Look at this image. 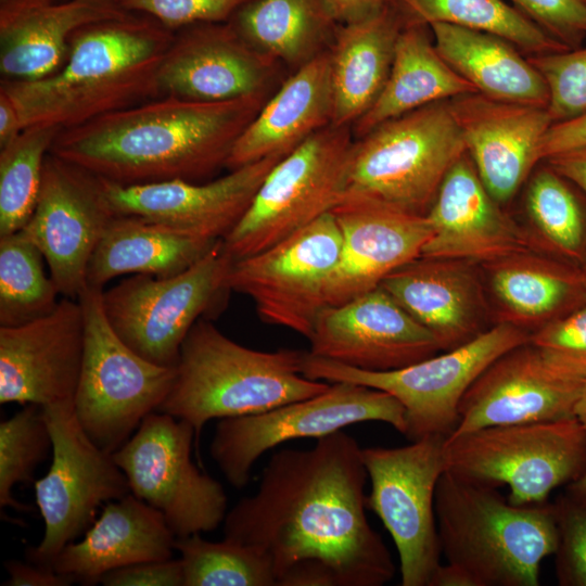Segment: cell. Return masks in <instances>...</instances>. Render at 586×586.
Here are the masks:
<instances>
[{
	"label": "cell",
	"instance_id": "28",
	"mask_svg": "<svg viewBox=\"0 0 586 586\" xmlns=\"http://www.w3.org/2000/svg\"><path fill=\"white\" fill-rule=\"evenodd\" d=\"M330 50L289 74L237 140L226 168L285 156L332 124Z\"/></svg>",
	"mask_w": 586,
	"mask_h": 586
},
{
	"label": "cell",
	"instance_id": "54",
	"mask_svg": "<svg viewBox=\"0 0 586 586\" xmlns=\"http://www.w3.org/2000/svg\"><path fill=\"white\" fill-rule=\"evenodd\" d=\"M574 417L586 431V381L574 408Z\"/></svg>",
	"mask_w": 586,
	"mask_h": 586
},
{
	"label": "cell",
	"instance_id": "51",
	"mask_svg": "<svg viewBox=\"0 0 586 586\" xmlns=\"http://www.w3.org/2000/svg\"><path fill=\"white\" fill-rule=\"evenodd\" d=\"M545 161L586 195V148L555 154Z\"/></svg>",
	"mask_w": 586,
	"mask_h": 586
},
{
	"label": "cell",
	"instance_id": "22",
	"mask_svg": "<svg viewBox=\"0 0 586 586\" xmlns=\"http://www.w3.org/2000/svg\"><path fill=\"white\" fill-rule=\"evenodd\" d=\"M585 381L557 371L528 341L497 358L472 383L450 435L572 418Z\"/></svg>",
	"mask_w": 586,
	"mask_h": 586
},
{
	"label": "cell",
	"instance_id": "56",
	"mask_svg": "<svg viewBox=\"0 0 586 586\" xmlns=\"http://www.w3.org/2000/svg\"><path fill=\"white\" fill-rule=\"evenodd\" d=\"M584 271H585V273H586V269H585Z\"/></svg>",
	"mask_w": 586,
	"mask_h": 586
},
{
	"label": "cell",
	"instance_id": "27",
	"mask_svg": "<svg viewBox=\"0 0 586 586\" xmlns=\"http://www.w3.org/2000/svg\"><path fill=\"white\" fill-rule=\"evenodd\" d=\"M175 540L163 514L129 493L106 502L84 537L66 545L51 566L93 585L115 569L171 559Z\"/></svg>",
	"mask_w": 586,
	"mask_h": 586
},
{
	"label": "cell",
	"instance_id": "34",
	"mask_svg": "<svg viewBox=\"0 0 586 586\" xmlns=\"http://www.w3.org/2000/svg\"><path fill=\"white\" fill-rule=\"evenodd\" d=\"M493 293L510 318L522 326L545 323L586 303L584 269L560 258L519 253L486 264Z\"/></svg>",
	"mask_w": 586,
	"mask_h": 586
},
{
	"label": "cell",
	"instance_id": "17",
	"mask_svg": "<svg viewBox=\"0 0 586 586\" xmlns=\"http://www.w3.org/2000/svg\"><path fill=\"white\" fill-rule=\"evenodd\" d=\"M116 216L101 178L49 153L35 209L22 231L40 250L59 293L77 300L90 258Z\"/></svg>",
	"mask_w": 586,
	"mask_h": 586
},
{
	"label": "cell",
	"instance_id": "57",
	"mask_svg": "<svg viewBox=\"0 0 586 586\" xmlns=\"http://www.w3.org/2000/svg\"><path fill=\"white\" fill-rule=\"evenodd\" d=\"M0 1H3V0H0Z\"/></svg>",
	"mask_w": 586,
	"mask_h": 586
},
{
	"label": "cell",
	"instance_id": "39",
	"mask_svg": "<svg viewBox=\"0 0 586 586\" xmlns=\"http://www.w3.org/2000/svg\"><path fill=\"white\" fill-rule=\"evenodd\" d=\"M62 129L34 125L0 148V237L29 220L40 191L43 164Z\"/></svg>",
	"mask_w": 586,
	"mask_h": 586
},
{
	"label": "cell",
	"instance_id": "31",
	"mask_svg": "<svg viewBox=\"0 0 586 586\" xmlns=\"http://www.w3.org/2000/svg\"><path fill=\"white\" fill-rule=\"evenodd\" d=\"M220 241L194 239L144 217L116 215L90 258L87 286L103 290L109 281L123 275H178Z\"/></svg>",
	"mask_w": 586,
	"mask_h": 586
},
{
	"label": "cell",
	"instance_id": "29",
	"mask_svg": "<svg viewBox=\"0 0 586 586\" xmlns=\"http://www.w3.org/2000/svg\"><path fill=\"white\" fill-rule=\"evenodd\" d=\"M469 263L420 256L380 285L448 351L482 332L480 289Z\"/></svg>",
	"mask_w": 586,
	"mask_h": 586
},
{
	"label": "cell",
	"instance_id": "14",
	"mask_svg": "<svg viewBox=\"0 0 586 586\" xmlns=\"http://www.w3.org/2000/svg\"><path fill=\"white\" fill-rule=\"evenodd\" d=\"M194 438L188 421L154 411L112 454L130 493L160 511L176 538L213 532L227 514L222 485L191 459Z\"/></svg>",
	"mask_w": 586,
	"mask_h": 586
},
{
	"label": "cell",
	"instance_id": "2",
	"mask_svg": "<svg viewBox=\"0 0 586 586\" xmlns=\"http://www.w3.org/2000/svg\"><path fill=\"white\" fill-rule=\"evenodd\" d=\"M270 95L157 97L61 130L50 153L122 186L207 181Z\"/></svg>",
	"mask_w": 586,
	"mask_h": 586
},
{
	"label": "cell",
	"instance_id": "47",
	"mask_svg": "<svg viewBox=\"0 0 586 586\" xmlns=\"http://www.w3.org/2000/svg\"><path fill=\"white\" fill-rule=\"evenodd\" d=\"M105 586H183L180 559L146 561L115 569L104 574Z\"/></svg>",
	"mask_w": 586,
	"mask_h": 586
},
{
	"label": "cell",
	"instance_id": "4",
	"mask_svg": "<svg viewBox=\"0 0 586 586\" xmlns=\"http://www.w3.org/2000/svg\"><path fill=\"white\" fill-rule=\"evenodd\" d=\"M435 515L446 563L467 586H538L540 563L558 547L553 504L515 506L497 487L447 470Z\"/></svg>",
	"mask_w": 586,
	"mask_h": 586
},
{
	"label": "cell",
	"instance_id": "33",
	"mask_svg": "<svg viewBox=\"0 0 586 586\" xmlns=\"http://www.w3.org/2000/svg\"><path fill=\"white\" fill-rule=\"evenodd\" d=\"M429 26L441 56L479 93L504 102L548 106L544 78L511 42L445 23Z\"/></svg>",
	"mask_w": 586,
	"mask_h": 586
},
{
	"label": "cell",
	"instance_id": "12",
	"mask_svg": "<svg viewBox=\"0 0 586 586\" xmlns=\"http://www.w3.org/2000/svg\"><path fill=\"white\" fill-rule=\"evenodd\" d=\"M232 262L221 240L178 275H132L102 291L104 314L137 354L155 365L176 368L192 327L230 291L226 279Z\"/></svg>",
	"mask_w": 586,
	"mask_h": 586
},
{
	"label": "cell",
	"instance_id": "53",
	"mask_svg": "<svg viewBox=\"0 0 586 586\" xmlns=\"http://www.w3.org/2000/svg\"><path fill=\"white\" fill-rule=\"evenodd\" d=\"M565 495L586 506V469L576 480L566 485Z\"/></svg>",
	"mask_w": 586,
	"mask_h": 586
},
{
	"label": "cell",
	"instance_id": "18",
	"mask_svg": "<svg viewBox=\"0 0 586 586\" xmlns=\"http://www.w3.org/2000/svg\"><path fill=\"white\" fill-rule=\"evenodd\" d=\"M288 75L229 22L201 23L174 31L158 72V94L204 102L272 94Z\"/></svg>",
	"mask_w": 586,
	"mask_h": 586
},
{
	"label": "cell",
	"instance_id": "19",
	"mask_svg": "<svg viewBox=\"0 0 586 586\" xmlns=\"http://www.w3.org/2000/svg\"><path fill=\"white\" fill-rule=\"evenodd\" d=\"M309 353L369 371L399 369L442 349L435 335L381 285L319 313Z\"/></svg>",
	"mask_w": 586,
	"mask_h": 586
},
{
	"label": "cell",
	"instance_id": "49",
	"mask_svg": "<svg viewBox=\"0 0 586 586\" xmlns=\"http://www.w3.org/2000/svg\"><path fill=\"white\" fill-rule=\"evenodd\" d=\"M4 569L9 578L5 586H68L75 581L51 566H44L33 562L24 563L17 560L4 562Z\"/></svg>",
	"mask_w": 586,
	"mask_h": 586
},
{
	"label": "cell",
	"instance_id": "50",
	"mask_svg": "<svg viewBox=\"0 0 586 586\" xmlns=\"http://www.w3.org/2000/svg\"><path fill=\"white\" fill-rule=\"evenodd\" d=\"M326 5L337 24H348L371 16L393 0H324Z\"/></svg>",
	"mask_w": 586,
	"mask_h": 586
},
{
	"label": "cell",
	"instance_id": "30",
	"mask_svg": "<svg viewBox=\"0 0 586 586\" xmlns=\"http://www.w3.org/2000/svg\"><path fill=\"white\" fill-rule=\"evenodd\" d=\"M405 23L393 2L371 16L339 25L330 48L332 124L352 127L373 105L387 80Z\"/></svg>",
	"mask_w": 586,
	"mask_h": 586
},
{
	"label": "cell",
	"instance_id": "21",
	"mask_svg": "<svg viewBox=\"0 0 586 586\" xmlns=\"http://www.w3.org/2000/svg\"><path fill=\"white\" fill-rule=\"evenodd\" d=\"M283 156H270L203 182L173 180L122 186L101 178L116 215H136L201 240H224ZM100 178V177H99Z\"/></svg>",
	"mask_w": 586,
	"mask_h": 586
},
{
	"label": "cell",
	"instance_id": "11",
	"mask_svg": "<svg viewBox=\"0 0 586 586\" xmlns=\"http://www.w3.org/2000/svg\"><path fill=\"white\" fill-rule=\"evenodd\" d=\"M380 421L400 434L405 409L387 392L352 382H334L324 392L267 411L220 419L209 454L229 484L246 486L255 462L268 450L296 438L330 435L346 426Z\"/></svg>",
	"mask_w": 586,
	"mask_h": 586
},
{
	"label": "cell",
	"instance_id": "32",
	"mask_svg": "<svg viewBox=\"0 0 586 586\" xmlns=\"http://www.w3.org/2000/svg\"><path fill=\"white\" fill-rule=\"evenodd\" d=\"M429 29L426 24L406 21L397 37L392 67L380 95L352 126L355 139L416 109L477 92L441 56Z\"/></svg>",
	"mask_w": 586,
	"mask_h": 586
},
{
	"label": "cell",
	"instance_id": "7",
	"mask_svg": "<svg viewBox=\"0 0 586 586\" xmlns=\"http://www.w3.org/2000/svg\"><path fill=\"white\" fill-rule=\"evenodd\" d=\"M530 336L523 328L500 321L444 354L387 371L361 370L305 352L302 374L390 393L404 406V436L410 442L433 435L448 437L457 428L460 400L472 383L497 358L528 342Z\"/></svg>",
	"mask_w": 586,
	"mask_h": 586
},
{
	"label": "cell",
	"instance_id": "48",
	"mask_svg": "<svg viewBox=\"0 0 586 586\" xmlns=\"http://www.w3.org/2000/svg\"><path fill=\"white\" fill-rule=\"evenodd\" d=\"M586 148V113L563 122L552 123L544 133L539 161L571 150Z\"/></svg>",
	"mask_w": 586,
	"mask_h": 586
},
{
	"label": "cell",
	"instance_id": "46",
	"mask_svg": "<svg viewBox=\"0 0 586 586\" xmlns=\"http://www.w3.org/2000/svg\"><path fill=\"white\" fill-rule=\"evenodd\" d=\"M522 14L569 49L586 37V8L581 0H510Z\"/></svg>",
	"mask_w": 586,
	"mask_h": 586
},
{
	"label": "cell",
	"instance_id": "20",
	"mask_svg": "<svg viewBox=\"0 0 586 586\" xmlns=\"http://www.w3.org/2000/svg\"><path fill=\"white\" fill-rule=\"evenodd\" d=\"M84 351L78 300L64 297L43 317L0 327V403L43 407L73 400Z\"/></svg>",
	"mask_w": 586,
	"mask_h": 586
},
{
	"label": "cell",
	"instance_id": "43",
	"mask_svg": "<svg viewBox=\"0 0 586 586\" xmlns=\"http://www.w3.org/2000/svg\"><path fill=\"white\" fill-rule=\"evenodd\" d=\"M530 343L563 375L586 380V303L538 328Z\"/></svg>",
	"mask_w": 586,
	"mask_h": 586
},
{
	"label": "cell",
	"instance_id": "52",
	"mask_svg": "<svg viewBox=\"0 0 586 586\" xmlns=\"http://www.w3.org/2000/svg\"><path fill=\"white\" fill-rule=\"evenodd\" d=\"M23 129L15 102L4 89L0 88V148L14 140Z\"/></svg>",
	"mask_w": 586,
	"mask_h": 586
},
{
	"label": "cell",
	"instance_id": "15",
	"mask_svg": "<svg viewBox=\"0 0 586 586\" xmlns=\"http://www.w3.org/2000/svg\"><path fill=\"white\" fill-rule=\"evenodd\" d=\"M445 440L433 435L402 447L361 449L370 480L366 507L395 544L402 586H429L441 564L435 491L446 469Z\"/></svg>",
	"mask_w": 586,
	"mask_h": 586
},
{
	"label": "cell",
	"instance_id": "36",
	"mask_svg": "<svg viewBox=\"0 0 586 586\" xmlns=\"http://www.w3.org/2000/svg\"><path fill=\"white\" fill-rule=\"evenodd\" d=\"M406 21L445 23L498 36L532 54L569 50L505 0H393Z\"/></svg>",
	"mask_w": 586,
	"mask_h": 586
},
{
	"label": "cell",
	"instance_id": "8",
	"mask_svg": "<svg viewBox=\"0 0 586 586\" xmlns=\"http://www.w3.org/2000/svg\"><path fill=\"white\" fill-rule=\"evenodd\" d=\"M102 291L86 286L77 298L85 321V351L73 399L87 435L113 454L157 411L167 397L176 368L155 365L131 349L113 330Z\"/></svg>",
	"mask_w": 586,
	"mask_h": 586
},
{
	"label": "cell",
	"instance_id": "45",
	"mask_svg": "<svg viewBox=\"0 0 586 586\" xmlns=\"http://www.w3.org/2000/svg\"><path fill=\"white\" fill-rule=\"evenodd\" d=\"M252 0H117L127 12L151 16L176 31L201 23L228 22Z\"/></svg>",
	"mask_w": 586,
	"mask_h": 586
},
{
	"label": "cell",
	"instance_id": "13",
	"mask_svg": "<svg viewBox=\"0 0 586 586\" xmlns=\"http://www.w3.org/2000/svg\"><path fill=\"white\" fill-rule=\"evenodd\" d=\"M42 410L52 438V461L46 475L34 482V489L44 533L26 555L29 562L51 566L60 551L92 525L103 504L128 495L130 488L113 455L93 443L79 424L73 400Z\"/></svg>",
	"mask_w": 586,
	"mask_h": 586
},
{
	"label": "cell",
	"instance_id": "9",
	"mask_svg": "<svg viewBox=\"0 0 586 586\" xmlns=\"http://www.w3.org/2000/svg\"><path fill=\"white\" fill-rule=\"evenodd\" d=\"M447 471L509 488V502H547L550 493L586 469V431L575 417L494 425L446 437Z\"/></svg>",
	"mask_w": 586,
	"mask_h": 586
},
{
	"label": "cell",
	"instance_id": "25",
	"mask_svg": "<svg viewBox=\"0 0 586 586\" xmlns=\"http://www.w3.org/2000/svg\"><path fill=\"white\" fill-rule=\"evenodd\" d=\"M449 106L485 188L498 203L507 202L539 162L540 140L552 124L547 107L479 92L453 98Z\"/></svg>",
	"mask_w": 586,
	"mask_h": 586
},
{
	"label": "cell",
	"instance_id": "37",
	"mask_svg": "<svg viewBox=\"0 0 586 586\" xmlns=\"http://www.w3.org/2000/svg\"><path fill=\"white\" fill-rule=\"evenodd\" d=\"M575 184L549 166L536 173L526 208L544 245L558 258L586 269V202Z\"/></svg>",
	"mask_w": 586,
	"mask_h": 586
},
{
	"label": "cell",
	"instance_id": "55",
	"mask_svg": "<svg viewBox=\"0 0 586 586\" xmlns=\"http://www.w3.org/2000/svg\"><path fill=\"white\" fill-rule=\"evenodd\" d=\"M581 1L583 2V4H584L585 8H586V0H581Z\"/></svg>",
	"mask_w": 586,
	"mask_h": 586
},
{
	"label": "cell",
	"instance_id": "10",
	"mask_svg": "<svg viewBox=\"0 0 586 586\" xmlns=\"http://www.w3.org/2000/svg\"><path fill=\"white\" fill-rule=\"evenodd\" d=\"M354 135L331 124L270 169L222 249L238 260L280 242L330 213L343 196Z\"/></svg>",
	"mask_w": 586,
	"mask_h": 586
},
{
	"label": "cell",
	"instance_id": "40",
	"mask_svg": "<svg viewBox=\"0 0 586 586\" xmlns=\"http://www.w3.org/2000/svg\"><path fill=\"white\" fill-rule=\"evenodd\" d=\"M183 586H277L269 560L257 549L227 538L209 542L200 533L175 540Z\"/></svg>",
	"mask_w": 586,
	"mask_h": 586
},
{
	"label": "cell",
	"instance_id": "6",
	"mask_svg": "<svg viewBox=\"0 0 586 586\" xmlns=\"http://www.w3.org/2000/svg\"><path fill=\"white\" fill-rule=\"evenodd\" d=\"M466 152L449 100L424 105L354 140L343 196L425 215L446 174Z\"/></svg>",
	"mask_w": 586,
	"mask_h": 586
},
{
	"label": "cell",
	"instance_id": "16",
	"mask_svg": "<svg viewBox=\"0 0 586 586\" xmlns=\"http://www.w3.org/2000/svg\"><path fill=\"white\" fill-rule=\"evenodd\" d=\"M341 249L340 228L330 212L270 247L233 260L226 284L249 296L265 323L309 339L327 306Z\"/></svg>",
	"mask_w": 586,
	"mask_h": 586
},
{
	"label": "cell",
	"instance_id": "1",
	"mask_svg": "<svg viewBox=\"0 0 586 586\" xmlns=\"http://www.w3.org/2000/svg\"><path fill=\"white\" fill-rule=\"evenodd\" d=\"M361 447L343 430L273 453L257 491L224 520V538L270 562L277 586H382L395 575L366 514Z\"/></svg>",
	"mask_w": 586,
	"mask_h": 586
},
{
	"label": "cell",
	"instance_id": "41",
	"mask_svg": "<svg viewBox=\"0 0 586 586\" xmlns=\"http://www.w3.org/2000/svg\"><path fill=\"white\" fill-rule=\"evenodd\" d=\"M52 438L42 407L25 405L0 423V507L27 512L33 508L12 495L13 487L36 481L34 473L48 453Z\"/></svg>",
	"mask_w": 586,
	"mask_h": 586
},
{
	"label": "cell",
	"instance_id": "44",
	"mask_svg": "<svg viewBox=\"0 0 586 586\" xmlns=\"http://www.w3.org/2000/svg\"><path fill=\"white\" fill-rule=\"evenodd\" d=\"M559 532L556 575L561 586H586V506L565 494L555 502Z\"/></svg>",
	"mask_w": 586,
	"mask_h": 586
},
{
	"label": "cell",
	"instance_id": "26",
	"mask_svg": "<svg viewBox=\"0 0 586 586\" xmlns=\"http://www.w3.org/2000/svg\"><path fill=\"white\" fill-rule=\"evenodd\" d=\"M126 13L116 0L0 1L1 79L34 80L56 72L78 29Z\"/></svg>",
	"mask_w": 586,
	"mask_h": 586
},
{
	"label": "cell",
	"instance_id": "3",
	"mask_svg": "<svg viewBox=\"0 0 586 586\" xmlns=\"http://www.w3.org/2000/svg\"><path fill=\"white\" fill-rule=\"evenodd\" d=\"M174 31L151 16L126 14L86 25L63 65L34 80L1 79L23 127L68 129L160 97L158 72Z\"/></svg>",
	"mask_w": 586,
	"mask_h": 586
},
{
	"label": "cell",
	"instance_id": "58",
	"mask_svg": "<svg viewBox=\"0 0 586 586\" xmlns=\"http://www.w3.org/2000/svg\"><path fill=\"white\" fill-rule=\"evenodd\" d=\"M117 1V0H116Z\"/></svg>",
	"mask_w": 586,
	"mask_h": 586
},
{
	"label": "cell",
	"instance_id": "24",
	"mask_svg": "<svg viewBox=\"0 0 586 586\" xmlns=\"http://www.w3.org/2000/svg\"><path fill=\"white\" fill-rule=\"evenodd\" d=\"M431 238L421 256L496 262L534 252V240L498 206L466 152L446 174L425 214Z\"/></svg>",
	"mask_w": 586,
	"mask_h": 586
},
{
	"label": "cell",
	"instance_id": "42",
	"mask_svg": "<svg viewBox=\"0 0 586 586\" xmlns=\"http://www.w3.org/2000/svg\"><path fill=\"white\" fill-rule=\"evenodd\" d=\"M527 60L547 85L552 123L586 113V47L533 54Z\"/></svg>",
	"mask_w": 586,
	"mask_h": 586
},
{
	"label": "cell",
	"instance_id": "5",
	"mask_svg": "<svg viewBox=\"0 0 586 586\" xmlns=\"http://www.w3.org/2000/svg\"><path fill=\"white\" fill-rule=\"evenodd\" d=\"M303 351L245 347L201 318L184 339L176 377L158 412L188 421L195 440L212 419L258 413L330 386L302 374Z\"/></svg>",
	"mask_w": 586,
	"mask_h": 586
},
{
	"label": "cell",
	"instance_id": "35",
	"mask_svg": "<svg viewBox=\"0 0 586 586\" xmlns=\"http://www.w3.org/2000/svg\"><path fill=\"white\" fill-rule=\"evenodd\" d=\"M228 22L289 74L330 50L340 25L324 0H252Z\"/></svg>",
	"mask_w": 586,
	"mask_h": 586
},
{
	"label": "cell",
	"instance_id": "38",
	"mask_svg": "<svg viewBox=\"0 0 586 586\" xmlns=\"http://www.w3.org/2000/svg\"><path fill=\"white\" fill-rule=\"evenodd\" d=\"M43 259L22 230L0 237V327L36 320L56 307L60 293Z\"/></svg>",
	"mask_w": 586,
	"mask_h": 586
},
{
	"label": "cell",
	"instance_id": "23",
	"mask_svg": "<svg viewBox=\"0 0 586 586\" xmlns=\"http://www.w3.org/2000/svg\"><path fill=\"white\" fill-rule=\"evenodd\" d=\"M342 249L327 286V305H339L381 284L393 271L421 256L432 229L425 215L383 202L343 196L331 211Z\"/></svg>",
	"mask_w": 586,
	"mask_h": 586
}]
</instances>
